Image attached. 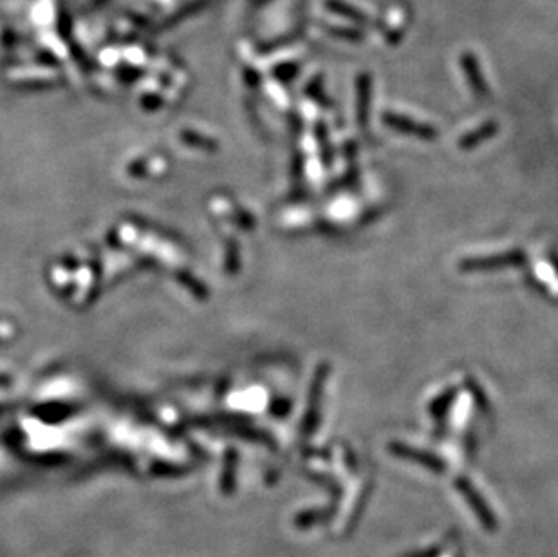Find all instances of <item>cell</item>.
<instances>
[{"label": "cell", "instance_id": "7a4b0ae2", "mask_svg": "<svg viewBox=\"0 0 558 557\" xmlns=\"http://www.w3.org/2000/svg\"><path fill=\"white\" fill-rule=\"evenodd\" d=\"M526 261V254L519 250L507 251L500 255H490V257H472L460 263L463 271H486V270H500V268H515L522 266Z\"/></svg>", "mask_w": 558, "mask_h": 557}, {"label": "cell", "instance_id": "8992f818", "mask_svg": "<svg viewBox=\"0 0 558 557\" xmlns=\"http://www.w3.org/2000/svg\"><path fill=\"white\" fill-rule=\"evenodd\" d=\"M356 89H358V107H356V114H358V125L362 129L367 127L369 122V102H371V76L369 75H359L356 80Z\"/></svg>", "mask_w": 558, "mask_h": 557}, {"label": "cell", "instance_id": "ba28073f", "mask_svg": "<svg viewBox=\"0 0 558 557\" xmlns=\"http://www.w3.org/2000/svg\"><path fill=\"white\" fill-rule=\"evenodd\" d=\"M495 132H497L495 123L493 122L484 123V125H480L479 129H475L473 132L466 134V136L459 142V145L463 147V149H472V147H475V145H479V143L490 140V137H492Z\"/></svg>", "mask_w": 558, "mask_h": 557}, {"label": "cell", "instance_id": "5b68a950", "mask_svg": "<svg viewBox=\"0 0 558 557\" xmlns=\"http://www.w3.org/2000/svg\"><path fill=\"white\" fill-rule=\"evenodd\" d=\"M460 63H463V69H465L466 78H468L470 87L473 89V93H475L479 98L488 96L490 89H488V85H486V82H484L483 73H480V67H479V63H477L475 55H472V53H465V55H463V58H460Z\"/></svg>", "mask_w": 558, "mask_h": 557}, {"label": "cell", "instance_id": "52a82bcc", "mask_svg": "<svg viewBox=\"0 0 558 557\" xmlns=\"http://www.w3.org/2000/svg\"><path fill=\"white\" fill-rule=\"evenodd\" d=\"M325 6H327V9H331L332 13L344 16V19L352 20V22H358V24H367L369 22L367 15H365L362 9L354 8V6H351L349 2H345V0H325Z\"/></svg>", "mask_w": 558, "mask_h": 557}, {"label": "cell", "instance_id": "8fae6325", "mask_svg": "<svg viewBox=\"0 0 558 557\" xmlns=\"http://www.w3.org/2000/svg\"><path fill=\"white\" fill-rule=\"evenodd\" d=\"M553 263H554V268L558 270V257H553Z\"/></svg>", "mask_w": 558, "mask_h": 557}, {"label": "cell", "instance_id": "9c48e42d", "mask_svg": "<svg viewBox=\"0 0 558 557\" xmlns=\"http://www.w3.org/2000/svg\"><path fill=\"white\" fill-rule=\"evenodd\" d=\"M453 398H456V389H448L446 392H443L438 400L432 402V405H430V412H432L433 416H443L446 411H448L450 405H452Z\"/></svg>", "mask_w": 558, "mask_h": 557}, {"label": "cell", "instance_id": "6da1fadb", "mask_svg": "<svg viewBox=\"0 0 558 557\" xmlns=\"http://www.w3.org/2000/svg\"><path fill=\"white\" fill-rule=\"evenodd\" d=\"M329 371H331V368H329L327 364H322V365H318L317 373H315V377H312L311 391H309L307 411H305V416H304V432L305 434H311V432L318 427V422H320L322 392H324L325 378H327Z\"/></svg>", "mask_w": 558, "mask_h": 557}, {"label": "cell", "instance_id": "30bf717a", "mask_svg": "<svg viewBox=\"0 0 558 557\" xmlns=\"http://www.w3.org/2000/svg\"><path fill=\"white\" fill-rule=\"evenodd\" d=\"M329 31L332 33L335 36H339V38H345V40H362L363 36L359 35V33L352 31V29H339V28H331Z\"/></svg>", "mask_w": 558, "mask_h": 557}, {"label": "cell", "instance_id": "277c9868", "mask_svg": "<svg viewBox=\"0 0 558 557\" xmlns=\"http://www.w3.org/2000/svg\"><path fill=\"white\" fill-rule=\"evenodd\" d=\"M391 451L394 452L396 456H401V458L421 463V465H425V467L430 469V471H436V472L445 471V465H443L441 459H439L438 456L430 454V452L419 451V449H412L409 447V445H403V444H391Z\"/></svg>", "mask_w": 558, "mask_h": 557}, {"label": "cell", "instance_id": "3957f363", "mask_svg": "<svg viewBox=\"0 0 558 557\" xmlns=\"http://www.w3.org/2000/svg\"><path fill=\"white\" fill-rule=\"evenodd\" d=\"M383 123L391 129L398 130V132L409 134V136L419 137V140H436L438 137V130L433 129L432 125H426V123H419L416 120H410L406 116H401V114L396 113H385L383 114Z\"/></svg>", "mask_w": 558, "mask_h": 557}]
</instances>
